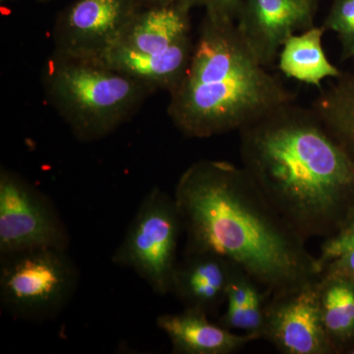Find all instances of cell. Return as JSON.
Wrapping results in <instances>:
<instances>
[{"instance_id":"20","label":"cell","mask_w":354,"mask_h":354,"mask_svg":"<svg viewBox=\"0 0 354 354\" xmlns=\"http://www.w3.org/2000/svg\"><path fill=\"white\" fill-rule=\"evenodd\" d=\"M193 7L200 6L206 15L218 19L236 20L242 0H187Z\"/></svg>"},{"instance_id":"2","label":"cell","mask_w":354,"mask_h":354,"mask_svg":"<svg viewBox=\"0 0 354 354\" xmlns=\"http://www.w3.org/2000/svg\"><path fill=\"white\" fill-rule=\"evenodd\" d=\"M242 167L305 239L354 218V158L312 109L292 104L239 130Z\"/></svg>"},{"instance_id":"23","label":"cell","mask_w":354,"mask_h":354,"mask_svg":"<svg viewBox=\"0 0 354 354\" xmlns=\"http://www.w3.org/2000/svg\"><path fill=\"white\" fill-rule=\"evenodd\" d=\"M348 353H353V354H354V346H353V348L349 349Z\"/></svg>"},{"instance_id":"8","label":"cell","mask_w":354,"mask_h":354,"mask_svg":"<svg viewBox=\"0 0 354 354\" xmlns=\"http://www.w3.org/2000/svg\"><path fill=\"white\" fill-rule=\"evenodd\" d=\"M70 236L53 203L15 172L0 171V257L35 249L67 250Z\"/></svg>"},{"instance_id":"1","label":"cell","mask_w":354,"mask_h":354,"mask_svg":"<svg viewBox=\"0 0 354 354\" xmlns=\"http://www.w3.org/2000/svg\"><path fill=\"white\" fill-rule=\"evenodd\" d=\"M186 234L184 253L227 258L269 295L285 292L322 274L306 241L261 193L243 167L198 160L174 192Z\"/></svg>"},{"instance_id":"6","label":"cell","mask_w":354,"mask_h":354,"mask_svg":"<svg viewBox=\"0 0 354 354\" xmlns=\"http://www.w3.org/2000/svg\"><path fill=\"white\" fill-rule=\"evenodd\" d=\"M0 259V301L16 318L50 320L75 292L78 270L67 250L35 249Z\"/></svg>"},{"instance_id":"7","label":"cell","mask_w":354,"mask_h":354,"mask_svg":"<svg viewBox=\"0 0 354 354\" xmlns=\"http://www.w3.org/2000/svg\"><path fill=\"white\" fill-rule=\"evenodd\" d=\"M183 221L176 199L153 187L142 200L124 237L113 255V264L136 272L158 295H169L177 262Z\"/></svg>"},{"instance_id":"4","label":"cell","mask_w":354,"mask_h":354,"mask_svg":"<svg viewBox=\"0 0 354 354\" xmlns=\"http://www.w3.org/2000/svg\"><path fill=\"white\" fill-rule=\"evenodd\" d=\"M46 97L77 139L101 140L138 111L153 91L99 60L55 53L44 69Z\"/></svg>"},{"instance_id":"19","label":"cell","mask_w":354,"mask_h":354,"mask_svg":"<svg viewBox=\"0 0 354 354\" xmlns=\"http://www.w3.org/2000/svg\"><path fill=\"white\" fill-rule=\"evenodd\" d=\"M351 248H354V218L346 227L342 228L341 232L328 237L324 242L321 247L320 256L318 257L319 265L322 272L328 263Z\"/></svg>"},{"instance_id":"14","label":"cell","mask_w":354,"mask_h":354,"mask_svg":"<svg viewBox=\"0 0 354 354\" xmlns=\"http://www.w3.org/2000/svg\"><path fill=\"white\" fill-rule=\"evenodd\" d=\"M323 26H313L292 35L279 53V71L288 78L322 90L326 79H337L341 70L328 59L323 48Z\"/></svg>"},{"instance_id":"12","label":"cell","mask_w":354,"mask_h":354,"mask_svg":"<svg viewBox=\"0 0 354 354\" xmlns=\"http://www.w3.org/2000/svg\"><path fill=\"white\" fill-rule=\"evenodd\" d=\"M234 263L212 252L184 253L172 274L169 293L184 308L216 316L227 298Z\"/></svg>"},{"instance_id":"11","label":"cell","mask_w":354,"mask_h":354,"mask_svg":"<svg viewBox=\"0 0 354 354\" xmlns=\"http://www.w3.org/2000/svg\"><path fill=\"white\" fill-rule=\"evenodd\" d=\"M318 0H242L235 24L266 68L278 60L286 39L315 26Z\"/></svg>"},{"instance_id":"24","label":"cell","mask_w":354,"mask_h":354,"mask_svg":"<svg viewBox=\"0 0 354 354\" xmlns=\"http://www.w3.org/2000/svg\"><path fill=\"white\" fill-rule=\"evenodd\" d=\"M1 1H8V0H1ZM39 1H48V0H39Z\"/></svg>"},{"instance_id":"17","label":"cell","mask_w":354,"mask_h":354,"mask_svg":"<svg viewBox=\"0 0 354 354\" xmlns=\"http://www.w3.org/2000/svg\"><path fill=\"white\" fill-rule=\"evenodd\" d=\"M258 285L239 266H235L228 283L225 313L218 318V324L228 330L245 329L247 300L253 286Z\"/></svg>"},{"instance_id":"5","label":"cell","mask_w":354,"mask_h":354,"mask_svg":"<svg viewBox=\"0 0 354 354\" xmlns=\"http://www.w3.org/2000/svg\"><path fill=\"white\" fill-rule=\"evenodd\" d=\"M187 0L142 9L114 48L99 62L156 90L171 93L183 81L194 44Z\"/></svg>"},{"instance_id":"21","label":"cell","mask_w":354,"mask_h":354,"mask_svg":"<svg viewBox=\"0 0 354 354\" xmlns=\"http://www.w3.org/2000/svg\"><path fill=\"white\" fill-rule=\"evenodd\" d=\"M322 272L344 277L354 281V248L349 249L328 263Z\"/></svg>"},{"instance_id":"15","label":"cell","mask_w":354,"mask_h":354,"mask_svg":"<svg viewBox=\"0 0 354 354\" xmlns=\"http://www.w3.org/2000/svg\"><path fill=\"white\" fill-rule=\"evenodd\" d=\"M324 327L335 353L354 346V281L322 272L318 279Z\"/></svg>"},{"instance_id":"13","label":"cell","mask_w":354,"mask_h":354,"mask_svg":"<svg viewBox=\"0 0 354 354\" xmlns=\"http://www.w3.org/2000/svg\"><path fill=\"white\" fill-rule=\"evenodd\" d=\"M209 317L200 310L184 308L181 313L158 316L157 325L169 337L176 354H232L262 339L248 333L234 334L211 322Z\"/></svg>"},{"instance_id":"3","label":"cell","mask_w":354,"mask_h":354,"mask_svg":"<svg viewBox=\"0 0 354 354\" xmlns=\"http://www.w3.org/2000/svg\"><path fill=\"white\" fill-rule=\"evenodd\" d=\"M253 55L235 21L205 16L183 81L171 93L169 118L190 138L242 129L297 101Z\"/></svg>"},{"instance_id":"9","label":"cell","mask_w":354,"mask_h":354,"mask_svg":"<svg viewBox=\"0 0 354 354\" xmlns=\"http://www.w3.org/2000/svg\"><path fill=\"white\" fill-rule=\"evenodd\" d=\"M137 0H76L55 26V53L102 59L120 41L140 11Z\"/></svg>"},{"instance_id":"16","label":"cell","mask_w":354,"mask_h":354,"mask_svg":"<svg viewBox=\"0 0 354 354\" xmlns=\"http://www.w3.org/2000/svg\"><path fill=\"white\" fill-rule=\"evenodd\" d=\"M311 109L354 158V71L321 90Z\"/></svg>"},{"instance_id":"18","label":"cell","mask_w":354,"mask_h":354,"mask_svg":"<svg viewBox=\"0 0 354 354\" xmlns=\"http://www.w3.org/2000/svg\"><path fill=\"white\" fill-rule=\"evenodd\" d=\"M323 27L337 35L342 62L354 60V0H334Z\"/></svg>"},{"instance_id":"22","label":"cell","mask_w":354,"mask_h":354,"mask_svg":"<svg viewBox=\"0 0 354 354\" xmlns=\"http://www.w3.org/2000/svg\"><path fill=\"white\" fill-rule=\"evenodd\" d=\"M178 0H137L142 9L156 8L176 3Z\"/></svg>"},{"instance_id":"10","label":"cell","mask_w":354,"mask_h":354,"mask_svg":"<svg viewBox=\"0 0 354 354\" xmlns=\"http://www.w3.org/2000/svg\"><path fill=\"white\" fill-rule=\"evenodd\" d=\"M318 279L268 297L261 335L279 353H335L324 327Z\"/></svg>"}]
</instances>
